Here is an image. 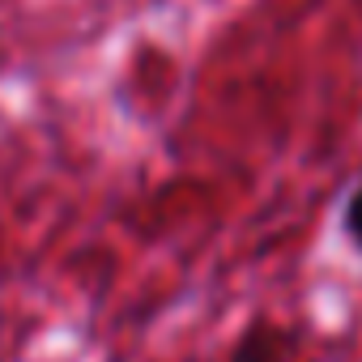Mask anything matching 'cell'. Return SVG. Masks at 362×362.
Returning a JSON list of instances; mask_svg holds the SVG:
<instances>
[{"label":"cell","mask_w":362,"mask_h":362,"mask_svg":"<svg viewBox=\"0 0 362 362\" xmlns=\"http://www.w3.org/2000/svg\"><path fill=\"white\" fill-rule=\"evenodd\" d=\"M341 235L349 239V247L354 252H362V184L345 197V205H341Z\"/></svg>","instance_id":"7a4b0ae2"},{"label":"cell","mask_w":362,"mask_h":362,"mask_svg":"<svg viewBox=\"0 0 362 362\" xmlns=\"http://www.w3.org/2000/svg\"><path fill=\"white\" fill-rule=\"evenodd\" d=\"M290 349H294V332L260 320L239 337V345L230 349V362H290Z\"/></svg>","instance_id":"6da1fadb"}]
</instances>
